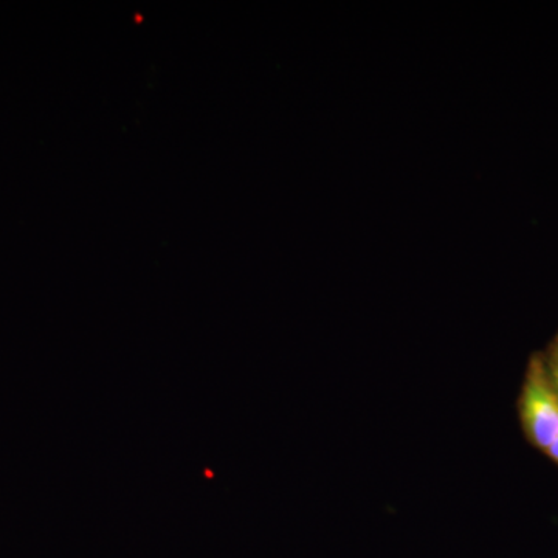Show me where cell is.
Masks as SVG:
<instances>
[{"mask_svg": "<svg viewBox=\"0 0 558 558\" xmlns=\"http://www.w3.org/2000/svg\"><path fill=\"white\" fill-rule=\"evenodd\" d=\"M521 421L529 440L539 450H548L558 433V392L539 357L529 365L521 395Z\"/></svg>", "mask_w": 558, "mask_h": 558, "instance_id": "1", "label": "cell"}, {"mask_svg": "<svg viewBox=\"0 0 558 558\" xmlns=\"http://www.w3.org/2000/svg\"><path fill=\"white\" fill-rule=\"evenodd\" d=\"M546 368H548L550 380H553L554 387H556L558 392V341L554 344L553 351H550V357Z\"/></svg>", "mask_w": 558, "mask_h": 558, "instance_id": "2", "label": "cell"}, {"mask_svg": "<svg viewBox=\"0 0 558 558\" xmlns=\"http://www.w3.org/2000/svg\"><path fill=\"white\" fill-rule=\"evenodd\" d=\"M545 453L548 454V457L553 459L556 464H558V433L556 439L553 440V444H550L548 450H546Z\"/></svg>", "mask_w": 558, "mask_h": 558, "instance_id": "3", "label": "cell"}]
</instances>
